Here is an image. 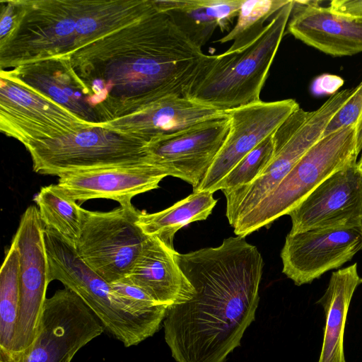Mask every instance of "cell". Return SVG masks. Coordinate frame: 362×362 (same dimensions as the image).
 <instances>
[{
  "label": "cell",
  "instance_id": "6da1fadb",
  "mask_svg": "<svg viewBox=\"0 0 362 362\" xmlns=\"http://www.w3.org/2000/svg\"><path fill=\"white\" fill-rule=\"evenodd\" d=\"M175 258L194 293L167 309L163 326L171 356L176 362H224L255 319L263 258L240 236L175 252Z\"/></svg>",
  "mask_w": 362,
  "mask_h": 362
},
{
  "label": "cell",
  "instance_id": "7a4b0ae2",
  "mask_svg": "<svg viewBox=\"0 0 362 362\" xmlns=\"http://www.w3.org/2000/svg\"><path fill=\"white\" fill-rule=\"evenodd\" d=\"M205 54L156 8L100 41L78 73L115 117L168 95H182Z\"/></svg>",
  "mask_w": 362,
  "mask_h": 362
},
{
  "label": "cell",
  "instance_id": "3957f363",
  "mask_svg": "<svg viewBox=\"0 0 362 362\" xmlns=\"http://www.w3.org/2000/svg\"><path fill=\"white\" fill-rule=\"evenodd\" d=\"M293 7V1H289L272 18L262 34L245 49L205 54L183 96L223 111L260 100Z\"/></svg>",
  "mask_w": 362,
  "mask_h": 362
},
{
  "label": "cell",
  "instance_id": "277c9868",
  "mask_svg": "<svg viewBox=\"0 0 362 362\" xmlns=\"http://www.w3.org/2000/svg\"><path fill=\"white\" fill-rule=\"evenodd\" d=\"M48 282H62L77 294L100 320L104 329L125 347L136 346L152 337L161 323L132 310L110 284L78 255L74 245L45 226Z\"/></svg>",
  "mask_w": 362,
  "mask_h": 362
},
{
  "label": "cell",
  "instance_id": "5b68a950",
  "mask_svg": "<svg viewBox=\"0 0 362 362\" xmlns=\"http://www.w3.org/2000/svg\"><path fill=\"white\" fill-rule=\"evenodd\" d=\"M354 88L332 94L311 112L299 107L272 134L273 154L267 166L252 182L223 192L226 215L232 226L271 193L300 159L322 138L333 117L351 96Z\"/></svg>",
  "mask_w": 362,
  "mask_h": 362
},
{
  "label": "cell",
  "instance_id": "8992f818",
  "mask_svg": "<svg viewBox=\"0 0 362 362\" xmlns=\"http://www.w3.org/2000/svg\"><path fill=\"white\" fill-rule=\"evenodd\" d=\"M356 124L322 137L296 164L279 185L252 210L232 226L245 238L295 208L337 171L357 162Z\"/></svg>",
  "mask_w": 362,
  "mask_h": 362
},
{
  "label": "cell",
  "instance_id": "52a82bcc",
  "mask_svg": "<svg viewBox=\"0 0 362 362\" xmlns=\"http://www.w3.org/2000/svg\"><path fill=\"white\" fill-rule=\"evenodd\" d=\"M148 144L99 123L25 148L35 173L59 177L77 170L153 162Z\"/></svg>",
  "mask_w": 362,
  "mask_h": 362
},
{
  "label": "cell",
  "instance_id": "ba28073f",
  "mask_svg": "<svg viewBox=\"0 0 362 362\" xmlns=\"http://www.w3.org/2000/svg\"><path fill=\"white\" fill-rule=\"evenodd\" d=\"M14 4L16 21L11 33L1 41V66L16 67L73 53L76 40L74 1Z\"/></svg>",
  "mask_w": 362,
  "mask_h": 362
},
{
  "label": "cell",
  "instance_id": "9c48e42d",
  "mask_svg": "<svg viewBox=\"0 0 362 362\" xmlns=\"http://www.w3.org/2000/svg\"><path fill=\"white\" fill-rule=\"evenodd\" d=\"M141 212L132 204L106 212L83 210L76 251L108 284L129 275L148 238L137 223Z\"/></svg>",
  "mask_w": 362,
  "mask_h": 362
},
{
  "label": "cell",
  "instance_id": "30bf717a",
  "mask_svg": "<svg viewBox=\"0 0 362 362\" xmlns=\"http://www.w3.org/2000/svg\"><path fill=\"white\" fill-rule=\"evenodd\" d=\"M105 330L82 299L67 288L45 299L37 336L19 355L0 354V362H71Z\"/></svg>",
  "mask_w": 362,
  "mask_h": 362
},
{
  "label": "cell",
  "instance_id": "8fae6325",
  "mask_svg": "<svg viewBox=\"0 0 362 362\" xmlns=\"http://www.w3.org/2000/svg\"><path fill=\"white\" fill-rule=\"evenodd\" d=\"M0 108L1 131L25 147L98 124L83 120L3 71Z\"/></svg>",
  "mask_w": 362,
  "mask_h": 362
},
{
  "label": "cell",
  "instance_id": "7c38bea8",
  "mask_svg": "<svg viewBox=\"0 0 362 362\" xmlns=\"http://www.w3.org/2000/svg\"><path fill=\"white\" fill-rule=\"evenodd\" d=\"M45 226L36 206L22 215L13 238L19 251L20 300L12 349L8 355L26 352L38 333L48 282Z\"/></svg>",
  "mask_w": 362,
  "mask_h": 362
},
{
  "label": "cell",
  "instance_id": "4fadbf2b",
  "mask_svg": "<svg viewBox=\"0 0 362 362\" xmlns=\"http://www.w3.org/2000/svg\"><path fill=\"white\" fill-rule=\"evenodd\" d=\"M300 107L293 99L259 100L226 110L229 131L214 161L193 192H213L215 186L249 152L270 136ZM214 193V192H213Z\"/></svg>",
  "mask_w": 362,
  "mask_h": 362
},
{
  "label": "cell",
  "instance_id": "5bb4252c",
  "mask_svg": "<svg viewBox=\"0 0 362 362\" xmlns=\"http://www.w3.org/2000/svg\"><path fill=\"white\" fill-rule=\"evenodd\" d=\"M361 250L362 226L288 233L281 252L282 272L296 286L310 284Z\"/></svg>",
  "mask_w": 362,
  "mask_h": 362
},
{
  "label": "cell",
  "instance_id": "9a60e30c",
  "mask_svg": "<svg viewBox=\"0 0 362 362\" xmlns=\"http://www.w3.org/2000/svg\"><path fill=\"white\" fill-rule=\"evenodd\" d=\"M288 215L291 234L362 226V173L356 162L330 175Z\"/></svg>",
  "mask_w": 362,
  "mask_h": 362
},
{
  "label": "cell",
  "instance_id": "2e32d148",
  "mask_svg": "<svg viewBox=\"0 0 362 362\" xmlns=\"http://www.w3.org/2000/svg\"><path fill=\"white\" fill-rule=\"evenodd\" d=\"M228 131L226 115L154 139L148 144V151L153 163L168 176L180 178L194 189L214 161Z\"/></svg>",
  "mask_w": 362,
  "mask_h": 362
},
{
  "label": "cell",
  "instance_id": "e0dca14e",
  "mask_svg": "<svg viewBox=\"0 0 362 362\" xmlns=\"http://www.w3.org/2000/svg\"><path fill=\"white\" fill-rule=\"evenodd\" d=\"M166 176L161 167L146 162L68 173L59 177L57 185L75 201L108 199L129 206L134 197L158 188Z\"/></svg>",
  "mask_w": 362,
  "mask_h": 362
},
{
  "label": "cell",
  "instance_id": "ac0fdd59",
  "mask_svg": "<svg viewBox=\"0 0 362 362\" xmlns=\"http://www.w3.org/2000/svg\"><path fill=\"white\" fill-rule=\"evenodd\" d=\"M226 115V111L173 95L134 107L101 124L150 143Z\"/></svg>",
  "mask_w": 362,
  "mask_h": 362
},
{
  "label": "cell",
  "instance_id": "d6986e66",
  "mask_svg": "<svg viewBox=\"0 0 362 362\" xmlns=\"http://www.w3.org/2000/svg\"><path fill=\"white\" fill-rule=\"evenodd\" d=\"M290 17L288 31L310 47L334 57L362 52V18L336 14L310 1H293Z\"/></svg>",
  "mask_w": 362,
  "mask_h": 362
},
{
  "label": "cell",
  "instance_id": "ffe728a7",
  "mask_svg": "<svg viewBox=\"0 0 362 362\" xmlns=\"http://www.w3.org/2000/svg\"><path fill=\"white\" fill-rule=\"evenodd\" d=\"M175 249L156 237L144 242L129 275L124 279L166 308L190 300L194 289L175 258Z\"/></svg>",
  "mask_w": 362,
  "mask_h": 362
},
{
  "label": "cell",
  "instance_id": "44dd1931",
  "mask_svg": "<svg viewBox=\"0 0 362 362\" xmlns=\"http://www.w3.org/2000/svg\"><path fill=\"white\" fill-rule=\"evenodd\" d=\"M5 73L67 108L83 120L99 123L96 112L88 103V91L67 57L26 63Z\"/></svg>",
  "mask_w": 362,
  "mask_h": 362
},
{
  "label": "cell",
  "instance_id": "7402d4cb",
  "mask_svg": "<svg viewBox=\"0 0 362 362\" xmlns=\"http://www.w3.org/2000/svg\"><path fill=\"white\" fill-rule=\"evenodd\" d=\"M178 30L194 46L202 47L214 31L230 29L244 0H153Z\"/></svg>",
  "mask_w": 362,
  "mask_h": 362
},
{
  "label": "cell",
  "instance_id": "603a6c76",
  "mask_svg": "<svg viewBox=\"0 0 362 362\" xmlns=\"http://www.w3.org/2000/svg\"><path fill=\"white\" fill-rule=\"evenodd\" d=\"M357 263L332 272L322 296L316 302L322 306L325 325L317 362H346L344 340L349 308L353 295L362 284Z\"/></svg>",
  "mask_w": 362,
  "mask_h": 362
},
{
  "label": "cell",
  "instance_id": "cb8c5ba5",
  "mask_svg": "<svg viewBox=\"0 0 362 362\" xmlns=\"http://www.w3.org/2000/svg\"><path fill=\"white\" fill-rule=\"evenodd\" d=\"M209 191L193 192L186 198L158 212H141L138 225L149 237H156L166 246L174 249L175 233L185 226L206 220L211 214L217 200Z\"/></svg>",
  "mask_w": 362,
  "mask_h": 362
},
{
  "label": "cell",
  "instance_id": "d4e9b609",
  "mask_svg": "<svg viewBox=\"0 0 362 362\" xmlns=\"http://www.w3.org/2000/svg\"><path fill=\"white\" fill-rule=\"evenodd\" d=\"M34 201L44 226L75 246L81 232L84 209L67 196L57 184L41 187Z\"/></svg>",
  "mask_w": 362,
  "mask_h": 362
},
{
  "label": "cell",
  "instance_id": "484cf974",
  "mask_svg": "<svg viewBox=\"0 0 362 362\" xmlns=\"http://www.w3.org/2000/svg\"><path fill=\"white\" fill-rule=\"evenodd\" d=\"M19 251L12 241L0 271V353L11 352L19 308Z\"/></svg>",
  "mask_w": 362,
  "mask_h": 362
},
{
  "label": "cell",
  "instance_id": "4316f807",
  "mask_svg": "<svg viewBox=\"0 0 362 362\" xmlns=\"http://www.w3.org/2000/svg\"><path fill=\"white\" fill-rule=\"evenodd\" d=\"M290 0H244L234 28L217 40L226 43L233 41L226 54L240 51L255 42L264 31L265 22L273 17Z\"/></svg>",
  "mask_w": 362,
  "mask_h": 362
},
{
  "label": "cell",
  "instance_id": "83f0119b",
  "mask_svg": "<svg viewBox=\"0 0 362 362\" xmlns=\"http://www.w3.org/2000/svg\"><path fill=\"white\" fill-rule=\"evenodd\" d=\"M272 135L244 156L215 186L213 192L229 191L255 180L272 159L274 148Z\"/></svg>",
  "mask_w": 362,
  "mask_h": 362
},
{
  "label": "cell",
  "instance_id": "f1b7e54d",
  "mask_svg": "<svg viewBox=\"0 0 362 362\" xmlns=\"http://www.w3.org/2000/svg\"><path fill=\"white\" fill-rule=\"evenodd\" d=\"M361 115L362 81L354 88L351 96L333 117L322 137H325L342 127L355 124Z\"/></svg>",
  "mask_w": 362,
  "mask_h": 362
},
{
  "label": "cell",
  "instance_id": "f546056e",
  "mask_svg": "<svg viewBox=\"0 0 362 362\" xmlns=\"http://www.w3.org/2000/svg\"><path fill=\"white\" fill-rule=\"evenodd\" d=\"M336 14L346 17L362 18V0H334L329 6Z\"/></svg>",
  "mask_w": 362,
  "mask_h": 362
},
{
  "label": "cell",
  "instance_id": "4dcf8cb0",
  "mask_svg": "<svg viewBox=\"0 0 362 362\" xmlns=\"http://www.w3.org/2000/svg\"><path fill=\"white\" fill-rule=\"evenodd\" d=\"M1 6L0 40L6 39L12 31L16 21V8L14 1H4Z\"/></svg>",
  "mask_w": 362,
  "mask_h": 362
},
{
  "label": "cell",
  "instance_id": "1f68e13d",
  "mask_svg": "<svg viewBox=\"0 0 362 362\" xmlns=\"http://www.w3.org/2000/svg\"><path fill=\"white\" fill-rule=\"evenodd\" d=\"M356 167L358 169V170L362 173V154L359 160L356 162Z\"/></svg>",
  "mask_w": 362,
  "mask_h": 362
}]
</instances>
